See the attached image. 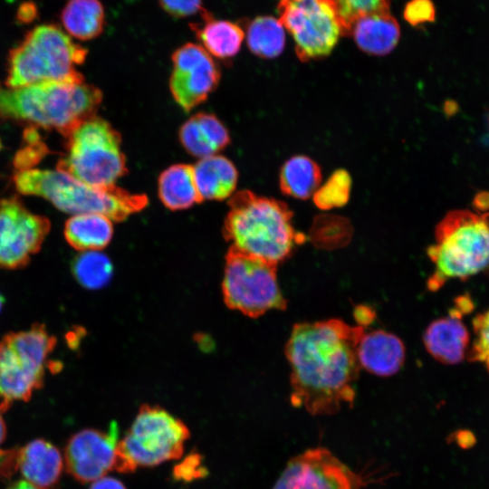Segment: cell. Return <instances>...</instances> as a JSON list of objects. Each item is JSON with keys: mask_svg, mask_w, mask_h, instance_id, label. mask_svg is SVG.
<instances>
[{"mask_svg": "<svg viewBox=\"0 0 489 489\" xmlns=\"http://www.w3.org/2000/svg\"><path fill=\"white\" fill-rule=\"evenodd\" d=\"M365 330L339 319L293 326L285 346L291 401L313 416L351 406L360 372L357 348Z\"/></svg>", "mask_w": 489, "mask_h": 489, "instance_id": "obj_1", "label": "cell"}, {"mask_svg": "<svg viewBox=\"0 0 489 489\" xmlns=\"http://www.w3.org/2000/svg\"><path fill=\"white\" fill-rule=\"evenodd\" d=\"M101 101V91L84 81L19 88L0 84V117L35 129H54L65 138L96 116Z\"/></svg>", "mask_w": 489, "mask_h": 489, "instance_id": "obj_2", "label": "cell"}, {"mask_svg": "<svg viewBox=\"0 0 489 489\" xmlns=\"http://www.w3.org/2000/svg\"><path fill=\"white\" fill-rule=\"evenodd\" d=\"M228 205L224 237L243 254L278 264L303 241L292 225V212L282 201L242 190Z\"/></svg>", "mask_w": 489, "mask_h": 489, "instance_id": "obj_3", "label": "cell"}, {"mask_svg": "<svg viewBox=\"0 0 489 489\" xmlns=\"http://www.w3.org/2000/svg\"><path fill=\"white\" fill-rule=\"evenodd\" d=\"M434 271L427 289L439 290L453 279L464 280L489 266V212H448L436 225L435 244L427 248Z\"/></svg>", "mask_w": 489, "mask_h": 489, "instance_id": "obj_4", "label": "cell"}, {"mask_svg": "<svg viewBox=\"0 0 489 489\" xmlns=\"http://www.w3.org/2000/svg\"><path fill=\"white\" fill-rule=\"evenodd\" d=\"M17 191L49 200L69 214H100L121 221L148 205L143 194H132L118 187H96L61 170L27 169L14 176Z\"/></svg>", "mask_w": 489, "mask_h": 489, "instance_id": "obj_5", "label": "cell"}, {"mask_svg": "<svg viewBox=\"0 0 489 489\" xmlns=\"http://www.w3.org/2000/svg\"><path fill=\"white\" fill-rule=\"evenodd\" d=\"M86 55L87 50L60 26L38 25L10 51L4 85L19 88L47 82H83L77 66L83 63Z\"/></svg>", "mask_w": 489, "mask_h": 489, "instance_id": "obj_6", "label": "cell"}, {"mask_svg": "<svg viewBox=\"0 0 489 489\" xmlns=\"http://www.w3.org/2000/svg\"><path fill=\"white\" fill-rule=\"evenodd\" d=\"M65 155L57 169L96 187H115L127 174L120 133L97 116L83 122L67 138Z\"/></svg>", "mask_w": 489, "mask_h": 489, "instance_id": "obj_7", "label": "cell"}, {"mask_svg": "<svg viewBox=\"0 0 489 489\" xmlns=\"http://www.w3.org/2000/svg\"><path fill=\"white\" fill-rule=\"evenodd\" d=\"M190 436L187 425L159 406L142 405L117 446L115 471L133 473L177 460Z\"/></svg>", "mask_w": 489, "mask_h": 489, "instance_id": "obj_8", "label": "cell"}, {"mask_svg": "<svg viewBox=\"0 0 489 489\" xmlns=\"http://www.w3.org/2000/svg\"><path fill=\"white\" fill-rule=\"evenodd\" d=\"M55 345L56 338L40 323L0 340V412L14 401H28L42 388L46 360Z\"/></svg>", "mask_w": 489, "mask_h": 489, "instance_id": "obj_9", "label": "cell"}, {"mask_svg": "<svg viewBox=\"0 0 489 489\" xmlns=\"http://www.w3.org/2000/svg\"><path fill=\"white\" fill-rule=\"evenodd\" d=\"M222 290L230 309L252 318L270 310L286 308V300L277 281V264L232 247L225 256Z\"/></svg>", "mask_w": 489, "mask_h": 489, "instance_id": "obj_10", "label": "cell"}, {"mask_svg": "<svg viewBox=\"0 0 489 489\" xmlns=\"http://www.w3.org/2000/svg\"><path fill=\"white\" fill-rule=\"evenodd\" d=\"M277 10L302 62L329 55L343 35L335 0H280Z\"/></svg>", "mask_w": 489, "mask_h": 489, "instance_id": "obj_11", "label": "cell"}, {"mask_svg": "<svg viewBox=\"0 0 489 489\" xmlns=\"http://www.w3.org/2000/svg\"><path fill=\"white\" fill-rule=\"evenodd\" d=\"M50 220L31 213L17 197L0 200V267L25 266L50 232Z\"/></svg>", "mask_w": 489, "mask_h": 489, "instance_id": "obj_12", "label": "cell"}, {"mask_svg": "<svg viewBox=\"0 0 489 489\" xmlns=\"http://www.w3.org/2000/svg\"><path fill=\"white\" fill-rule=\"evenodd\" d=\"M361 479L324 447L292 457L272 489H360Z\"/></svg>", "mask_w": 489, "mask_h": 489, "instance_id": "obj_13", "label": "cell"}, {"mask_svg": "<svg viewBox=\"0 0 489 489\" xmlns=\"http://www.w3.org/2000/svg\"><path fill=\"white\" fill-rule=\"evenodd\" d=\"M171 59L170 92L184 111H190L216 88L219 67L200 44L193 43L178 47Z\"/></svg>", "mask_w": 489, "mask_h": 489, "instance_id": "obj_14", "label": "cell"}, {"mask_svg": "<svg viewBox=\"0 0 489 489\" xmlns=\"http://www.w3.org/2000/svg\"><path fill=\"white\" fill-rule=\"evenodd\" d=\"M120 429L113 422L107 430L85 428L72 434L64 448L65 467L76 481L85 484L115 469Z\"/></svg>", "mask_w": 489, "mask_h": 489, "instance_id": "obj_15", "label": "cell"}, {"mask_svg": "<svg viewBox=\"0 0 489 489\" xmlns=\"http://www.w3.org/2000/svg\"><path fill=\"white\" fill-rule=\"evenodd\" d=\"M472 308L469 296H459L446 316L427 326L423 341L434 359L446 365H455L465 360L470 348L471 335L463 318Z\"/></svg>", "mask_w": 489, "mask_h": 489, "instance_id": "obj_16", "label": "cell"}, {"mask_svg": "<svg viewBox=\"0 0 489 489\" xmlns=\"http://www.w3.org/2000/svg\"><path fill=\"white\" fill-rule=\"evenodd\" d=\"M357 354L360 366L368 372L387 377L396 374L405 360V347L393 333L377 330L364 332Z\"/></svg>", "mask_w": 489, "mask_h": 489, "instance_id": "obj_17", "label": "cell"}, {"mask_svg": "<svg viewBox=\"0 0 489 489\" xmlns=\"http://www.w3.org/2000/svg\"><path fill=\"white\" fill-rule=\"evenodd\" d=\"M18 471L24 479L42 487L54 485L63 469L60 450L51 442L37 438L18 447Z\"/></svg>", "mask_w": 489, "mask_h": 489, "instance_id": "obj_18", "label": "cell"}, {"mask_svg": "<svg viewBox=\"0 0 489 489\" xmlns=\"http://www.w3.org/2000/svg\"><path fill=\"white\" fill-rule=\"evenodd\" d=\"M360 50L372 55H386L398 44L400 29L389 12V6L359 17L350 34Z\"/></svg>", "mask_w": 489, "mask_h": 489, "instance_id": "obj_19", "label": "cell"}, {"mask_svg": "<svg viewBox=\"0 0 489 489\" xmlns=\"http://www.w3.org/2000/svg\"><path fill=\"white\" fill-rule=\"evenodd\" d=\"M179 139L192 156L203 158L225 149L230 142L225 125L213 114L197 113L180 128Z\"/></svg>", "mask_w": 489, "mask_h": 489, "instance_id": "obj_20", "label": "cell"}, {"mask_svg": "<svg viewBox=\"0 0 489 489\" xmlns=\"http://www.w3.org/2000/svg\"><path fill=\"white\" fill-rule=\"evenodd\" d=\"M189 25L200 45L212 57L228 59L235 56L240 51L244 33L238 24L216 19L211 13L203 9L200 20Z\"/></svg>", "mask_w": 489, "mask_h": 489, "instance_id": "obj_21", "label": "cell"}, {"mask_svg": "<svg viewBox=\"0 0 489 489\" xmlns=\"http://www.w3.org/2000/svg\"><path fill=\"white\" fill-rule=\"evenodd\" d=\"M193 169L202 201L227 198L236 187L237 169L228 158L221 155L200 158L193 166Z\"/></svg>", "mask_w": 489, "mask_h": 489, "instance_id": "obj_22", "label": "cell"}, {"mask_svg": "<svg viewBox=\"0 0 489 489\" xmlns=\"http://www.w3.org/2000/svg\"><path fill=\"white\" fill-rule=\"evenodd\" d=\"M113 235L111 220L100 214H78L70 217L64 225V237L73 248L98 251L106 247Z\"/></svg>", "mask_w": 489, "mask_h": 489, "instance_id": "obj_23", "label": "cell"}, {"mask_svg": "<svg viewBox=\"0 0 489 489\" xmlns=\"http://www.w3.org/2000/svg\"><path fill=\"white\" fill-rule=\"evenodd\" d=\"M158 197L163 205L171 210L186 209L202 202L193 166L175 164L165 169L158 178Z\"/></svg>", "mask_w": 489, "mask_h": 489, "instance_id": "obj_24", "label": "cell"}, {"mask_svg": "<svg viewBox=\"0 0 489 489\" xmlns=\"http://www.w3.org/2000/svg\"><path fill=\"white\" fill-rule=\"evenodd\" d=\"M62 27L70 36L88 41L105 26V10L100 0H69L61 12Z\"/></svg>", "mask_w": 489, "mask_h": 489, "instance_id": "obj_25", "label": "cell"}, {"mask_svg": "<svg viewBox=\"0 0 489 489\" xmlns=\"http://www.w3.org/2000/svg\"><path fill=\"white\" fill-rule=\"evenodd\" d=\"M319 165L307 156L290 158L280 171V187L283 194L297 199L313 196L321 182Z\"/></svg>", "mask_w": 489, "mask_h": 489, "instance_id": "obj_26", "label": "cell"}, {"mask_svg": "<svg viewBox=\"0 0 489 489\" xmlns=\"http://www.w3.org/2000/svg\"><path fill=\"white\" fill-rule=\"evenodd\" d=\"M246 43L254 54L264 59L275 58L284 49L283 26L273 16L255 17L247 25Z\"/></svg>", "mask_w": 489, "mask_h": 489, "instance_id": "obj_27", "label": "cell"}, {"mask_svg": "<svg viewBox=\"0 0 489 489\" xmlns=\"http://www.w3.org/2000/svg\"><path fill=\"white\" fill-rule=\"evenodd\" d=\"M72 270L82 286L92 290L105 286L112 275L110 259L98 251H85L77 255Z\"/></svg>", "mask_w": 489, "mask_h": 489, "instance_id": "obj_28", "label": "cell"}, {"mask_svg": "<svg viewBox=\"0 0 489 489\" xmlns=\"http://www.w3.org/2000/svg\"><path fill=\"white\" fill-rule=\"evenodd\" d=\"M351 177L345 169H338L313 194L314 204L320 209L343 206L350 198Z\"/></svg>", "mask_w": 489, "mask_h": 489, "instance_id": "obj_29", "label": "cell"}, {"mask_svg": "<svg viewBox=\"0 0 489 489\" xmlns=\"http://www.w3.org/2000/svg\"><path fill=\"white\" fill-rule=\"evenodd\" d=\"M472 326L474 340L467 359L482 364L489 373V308L474 318Z\"/></svg>", "mask_w": 489, "mask_h": 489, "instance_id": "obj_30", "label": "cell"}, {"mask_svg": "<svg viewBox=\"0 0 489 489\" xmlns=\"http://www.w3.org/2000/svg\"><path fill=\"white\" fill-rule=\"evenodd\" d=\"M343 28L350 35L353 23L360 16L389 6L390 0H335Z\"/></svg>", "mask_w": 489, "mask_h": 489, "instance_id": "obj_31", "label": "cell"}, {"mask_svg": "<svg viewBox=\"0 0 489 489\" xmlns=\"http://www.w3.org/2000/svg\"><path fill=\"white\" fill-rule=\"evenodd\" d=\"M207 475L208 471L203 464V455L196 450L177 464L172 471L175 480L187 483L202 479Z\"/></svg>", "mask_w": 489, "mask_h": 489, "instance_id": "obj_32", "label": "cell"}, {"mask_svg": "<svg viewBox=\"0 0 489 489\" xmlns=\"http://www.w3.org/2000/svg\"><path fill=\"white\" fill-rule=\"evenodd\" d=\"M435 14V6L430 0H411L404 10L405 19L412 25L432 22Z\"/></svg>", "mask_w": 489, "mask_h": 489, "instance_id": "obj_33", "label": "cell"}, {"mask_svg": "<svg viewBox=\"0 0 489 489\" xmlns=\"http://www.w3.org/2000/svg\"><path fill=\"white\" fill-rule=\"evenodd\" d=\"M48 152V148L41 140L29 143L26 148L20 149L16 153L14 165L19 171L30 169Z\"/></svg>", "mask_w": 489, "mask_h": 489, "instance_id": "obj_34", "label": "cell"}, {"mask_svg": "<svg viewBox=\"0 0 489 489\" xmlns=\"http://www.w3.org/2000/svg\"><path fill=\"white\" fill-rule=\"evenodd\" d=\"M160 7L175 18H186L200 14L202 0H158Z\"/></svg>", "mask_w": 489, "mask_h": 489, "instance_id": "obj_35", "label": "cell"}, {"mask_svg": "<svg viewBox=\"0 0 489 489\" xmlns=\"http://www.w3.org/2000/svg\"><path fill=\"white\" fill-rule=\"evenodd\" d=\"M18 447L0 449V483L10 480L18 472Z\"/></svg>", "mask_w": 489, "mask_h": 489, "instance_id": "obj_36", "label": "cell"}, {"mask_svg": "<svg viewBox=\"0 0 489 489\" xmlns=\"http://www.w3.org/2000/svg\"><path fill=\"white\" fill-rule=\"evenodd\" d=\"M89 489H127V487L120 480L105 475L91 482Z\"/></svg>", "mask_w": 489, "mask_h": 489, "instance_id": "obj_37", "label": "cell"}, {"mask_svg": "<svg viewBox=\"0 0 489 489\" xmlns=\"http://www.w3.org/2000/svg\"><path fill=\"white\" fill-rule=\"evenodd\" d=\"M472 204L478 213L489 212V191L478 192L475 196Z\"/></svg>", "mask_w": 489, "mask_h": 489, "instance_id": "obj_38", "label": "cell"}, {"mask_svg": "<svg viewBox=\"0 0 489 489\" xmlns=\"http://www.w3.org/2000/svg\"><path fill=\"white\" fill-rule=\"evenodd\" d=\"M6 489H49L32 484L26 480H18L11 483Z\"/></svg>", "mask_w": 489, "mask_h": 489, "instance_id": "obj_39", "label": "cell"}, {"mask_svg": "<svg viewBox=\"0 0 489 489\" xmlns=\"http://www.w3.org/2000/svg\"><path fill=\"white\" fill-rule=\"evenodd\" d=\"M6 436V426L5 420L0 414V445L5 441Z\"/></svg>", "mask_w": 489, "mask_h": 489, "instance_id": "obj_40", "label": "cell"}, {"mask_svg": "<svg viewBox=\"0 0 489 489\" xmlns=\"http://www.w3.org/2000/svg\"><path fill=\"white\" fill-rule=\"evenodd\" d=\"M3 303H4V298H3L2 295L0 294V311H1V309H2Z\"/></svg>", "mask_w": 489, "mask_h": 489, "instance_id": "obj_41", "label": "cell"}]
</instances>
